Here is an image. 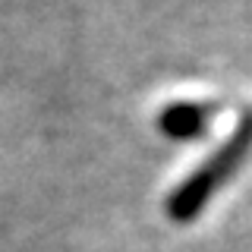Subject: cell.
<instances>
[{"instance_id":"6da1fadb","label":"cell","mask_w":252,"mask_h":252,"mask_svg":"<svg viewBox=\"0 0 252 252\" xmlns=\"http://www.w3.org/2000/svg\"><path fill=\"white\" fill-rule=\"evenodd\" d=\"M249 148H252V114L236 126V132L202 164V167H195L183 183L167 195V218L177 220V224H189L195 215H202V208L208 205V199L227 183V177L240 167V161L246 158Z\"/></svg>"},{"instance_id":"7a4b0ae2","label":"cell","mask_w":252,"mask_h":252,"mask_svg":"<svg viewBox=\"0 0 252 252\" xmlns=\"http://www.w3.org/2000/svg\"><path fill=\"white\" fill-rule=\"evenodd\" d=\"M215 110V104H189V101L167 104L158 114V129L167 139H195L205 132V123L211 120Z\"/></svg>"}]
</instances>
